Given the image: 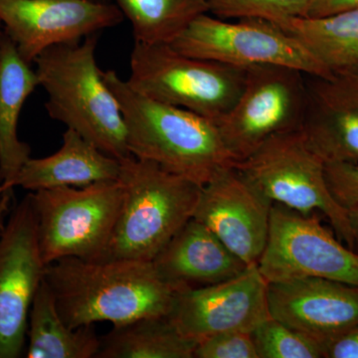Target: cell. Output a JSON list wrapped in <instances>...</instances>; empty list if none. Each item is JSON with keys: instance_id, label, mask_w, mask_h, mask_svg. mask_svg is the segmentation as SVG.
I'll return each instance as SVG.
<instances>
[{"instance_id": "obj_4", "label": "cell", "mask_w": 358, "mask_h": 358, "mask_svg": "<svg viewBox=\"0 0 358 358\" xmlns=\"http://www.w3.org/2000/svg\"><path fill=\"white\" fill-rule=\"evenodd\" d=\"M124 195L107 246L93 262H152L193 217L201 186L134 157L120 160Z\"/></svg>"}, {"instance_id": "obj_27", "label": "cell", "mask_w": 358, "mask_h": 358, "mask_svg": "<svg viewBox=\"0 0 358 358\" xmlns=\"http://www.w3.org/2000/svg\"><path fill=\"white\" fill-rule=\"evenodd\" d=\"M326 178L329 192L341 207L348 210L358 204V164H326Z\"/></svg>"}, {"instance_id": "obj_30", "label": "cell", "mask_w": 358, "mask_h": 358, "mask_svg": "<svg viewBox=\"0 0 358 358\" xmlns=\"http://www.w3.org/2000/svg\"><path fill=\"white\" fill-rule=\"evenodd\" d=\"M13 192H2L0 189V235L6 227L7 218L13 208Z\"/></svg>"}, {"instance_id": "obj_1", "label": "cell", "mask_w": 358, "mask_h": 358, "mask_svg": "<svg viewBox=\"0 0 358 358\" xmlns=\"http://www.w3.org/2000/svg\"><path fill=\"white\" fill-rule=\"evenodd\" d=\"M44 280L61 317L73 329L169 315L176 292L152 262H93L67 257L49 264Z\"/></svg>"}, {"instance_id": "obj_17", "label": "cell", "mask_w": 358, "mask_h": 358, "mask_svg": "<svg viewBox=\"0 0 358 358\" xmlns=\"http://www.w3.org/2000/svg\"><path fill=\"white\" fill-rule=\"evenodd\" d=\"M152 264L160 279L176 292L227 281L248 268L193 217L160 250Z\"/></svg>"}, {"instance_id": "obj_31", "label": "cell", "mask_w": 358, "mask_h": 358, "mask_svg": "<svg viewBox=\"0 0 358 358\" xmlns=\"http://www.w3.org/2000/svg\"><path fill=\"white\" fill-rule=\"evenodd\" d=\"M348 214L352 229L353 249L358 252V204L348 209Z\"/></svg>"}, {"instance_id": "obj_16", "label": "cell", "mask_w": 358, "mask_h": 358, "mask_svg": "<svg viewBox=\"0 0 358 358\" xmlns=\"http://www.w3.org/2000/svg\"><path fill=\"white\" fill-rule=\"evenodd\" d=\"M308 100L301 131L324 164H358V75L308 76Z\"/></svg>"}, {"instance_id": "obj_2", "label": "cell", "mask_w": 358, "mask_h": 358, "mask_svg": "<svg viewBox=\"0 0 358 358\" xmlns=\"http://www.w3.org/2000/svg\"><path fill=\"white\" fill-rule=\"evenodd\" d=\"M127 129L129 154L202 186L236 162L217 126L192 110L138 93L115 71H103Z\"/></svg>"}, {"instance_id": "obj_3", "label": "cell", "mask_w": 358, "mask_h": 358, "mask_svg": "<svg viewBox=\"0 0 358 358\" xmlns=\"http://www.w3.org/2000/svg\"><path fill=\"white\" fill-rule=\"evenodd\" d=\"M96 41L94 34L50 47L34 61L35 72L48 96L45 108L52 119L122 160L133 155L121 108L96 64Z\"/></svg>"}, {"instance_id": "obj_5", "label": "cell", "mask_w": 358, "mask_h": 358, "mask_svg": "<svg viewBox=\"0 0 358 358\" xmlns=\"http://www.w3.org/2000/svg\"><path fill=\"white\" fill-rule=\"evenodd\" d=\"M247 69L181 53L169 44L134 41L128 83L141 95L217 122L243 89Z\"/></svg>"}, {"instance_id": "obj_29", "label": "cell", "mask_w": 358, "mask_h": 358, "mask_svg": "<svg viewBox=\"0 0 358 358\" xmlns=\"http://www.w3.org/2000/svg\"><path fill=\"white\" fill-rule=\"evenodd\" d=\"M353 8H358V0H313L307 15L303 17H320Z\"/></svg>"}, {"instance_id": "obj_34", "label": "cell", "mask_w": 358, "mask_h": 358, "mask_svg": "<svg viewBox=\"0 0 358 358\" xmlns=\"http://www.w3.org/2000/svg\"><path fill=\"white\" fill-rule=\"evenodd\" d=\"M96 1H102V0H96Z\"/></svg>"}, {"instance_id": "obj_15", "label": "cell", "mask_w": 358, "mask_h": 358, "mask_svg": "<svg viewBox=\"0 0 358 358\" xmlns=\"http://www.w3.org/2000/svg\"><path fill=\"white\" fill-rule=\"evenodd\" d=\"M270 317L324 348L358 326V287L322 278L268 282Z\"/></svg>"}, {"instance_id": "obj_11", "label": "cell", "mask_w": 358, "mask_h": 358, "mask_svg": "<svg viewBox=\"0 0 358 358\" xmlns=\"http://www.w3.org/2000/svg\"><path fill=\"white\" fill-rule=\"evenodd\" d=\"M46 266L28 193L13 204L0 235V358L24 357L28 315Z\"/></svg>"}, {"instance_id": "obj_24", "label": "cell", "mask_w": 358, "mask_h": 358, "mask_svg": "<svg viewBox=\"0 0 358 358\" xmlns=\"http://www.w3.org/2000/svg\"><path fill=\"white\" fill-rule=\"evenodd\" d=\"M252 336L259 358H324V345L271 317Z\"/></svg>"}, {"instance_id": "obj_12", "label": "cell", "mask_w": 358, "mask_h": 358, "mask_svg": "<svg viewBox=\"0 0 358 358\" xmlns=\"http://www.w3.org/2000/svg\"><path fill=\"white\" fill-rule=\"evenodd\" d=\"M122 20L117 4L96 0H0L4 33L29 64L50 47L80 41Z\"/></svg>"}, {"instance_id": "obj_8", "label": "cell", "mask_w": 358, "mask_h": 358, "mask_svg": "<svg viewBox=\"0 0 358 358\" xmlns=\"http://www.w3.org/2000/svg\"><path fill=\"white\" fill-rule=\"evenodd\" d=\"M169 45L186 55L242 69L272 65L293 68L308 76L334 74L293 35L262 20L201 14Z\"/></svg>"}, {"instance_id": "obj_28", "label": "cell", "mask_w": 358, "mask_h": 358, "mask_svg": "<svg viewBox=\"0 0 358 358\" xmlns=\"http://www.w3.org/2000/svg\"><path fill=\"white\" fill-rule=\"evenodd\" d=\"M324 358H358V326L329 343Z\"/></svg>"}, {"instance_id": "obj_18", "label": "cell", "mask_w": 358, "mask_h": 358, "mask_svg": "<svg viewBox=\"0 0 358 358\" xmlns=\"http://www.w3.org/2000/svg\"><path fill=\"white\" fill-rule=\"evenodd\" d=\"M121 162L106 155L74 129L63 134L61 148L53 155L26 162L8 189L21 187L30 192L62 186L82 187L106 180H117Z\"/></svg>"}, {"instance_id": "obj_14", "label": "cell", "mask_w": 358, "mask_h": 358, "mask_svg": "<svg viewBox=\"0 0 358 358\" xmlns=\"http://www.w3.org/2000/svg\"><path fill=\"white\" fill-rule=\"evenodd\" d=\"M272 202L235 166L201 186L193 218L247 265H258L268 236Z\"/></svg>"}, {"instance_id": "obj_23", "label": "cell", "mask_w": 358, "mask_h": 358, "mask_svg": "<svg viewBox=\"0 0 358 358\" xmlns=\"http://www.w3.org/2000/svg\"><path fill=\"white\" fill-rule=\"evenodd\" d=\"M134 41L171 44L192 21L208 13L207 0H115Z\"/></svg>"}, {"instance_id": "obj_13", "label": "cell", "mask_w": 358, "mask_h": 358, "mask_svg": "<svg viewBox=\"0 0 358 358\" xmlns=\"http://www.w3.org/2000/svg\"><path fill=\"white\" fill-rule=\"evenodd\" d=\"M268 282L258 265L203 287L176 292L169 317L186 338L196 341L227 331L253 333L270 317Z\"/></svg>"}, {"instance_id": "obj_19", "label": "cell", "mask_w": 358, "mask_h": 358, "mask_svg": "<svg viewBox=\"0 0 358 358\" xmlns=\"http://www.w3.org/2000/svg\"><path fill=\"white\" fill-rule=\"evenodd\" d=\"M4 33L0 42V189L9 185L31 157V148L18 136L23 106L38 85L36 72Z\"/></svg>"}, {"instance_id": "obj_26", "label": "cell", "mask_w": 358, "mask_h": 358, "mask_svg": "<svg viewBox=\"0 0 358 358\" xmlns=\"http://www.w3.org/2000/svg\"><path fill=\"white\" fill-rule=\"evenodd\" d=\"M194 358H259L252 333L227 331L200 341Z\"/></svg>"}, {"instance_id": "obj_21", "label": "cell", "mask_w": 358, "mask_h": 358, "mask_svg": "<svg viewBox=\"0 0 358 358\" xmlns=\"http://www.w3.org/2000/svg\"><path fill=\"white\" fill-rule=\"evenodd\" d=\"M272 23L293 35L331 73L348 72L358 63V8Z\"/></svg>"}, {"instance_id": "obj_7", "label": "cell", "mask_w": 358, "mask_h": 358, "mask_svg": "<svg viewBox=\"0 0 358 358\" xmlns=\"http://www.w3.org/2000/svg\"><path fill=\"white\" fill-rule=\"evenodd\" d=\"M29 193L46 265L67 257L87 261L100 257L121 209L124 189L119 179Z\"/></svg>"}, {"instance_id": "obj_6", "label": "cell", "mask_w": 358, "mask_h": 358, "mask_svg": "<svg viewBox=\"0 0 358 358\" xmlns=\"http://www.w3.org/2000/svg\"><path fill=\"white\" fill-rule=\"evenodd\" d=\"M234 166L272 203L305 215L322 214L336 237L355 250L348 210L329 192L326 164L308 147L301 129L272 136Z\"/></svg>"}, {"instance_id": "obj_32", "label": "cell", "mask_w": 358, "mask_h": 358, "mask_svg": "<svg viewBox=\"0 0 358 358\" xmlns=\"http://www.w3.org/2000/svg\"><path fill=\"white\" fill-rule=\"evenodd\" d=\"M4 30L3 25H2L1 21H0V42H1L2 36H3Z\"/></svg>"}, {"instance_id": "obj_22", "label": "cell", "mask_w": 358, "mask_h": 358, "mask_svg": "<svg viewBox=\"0 0 358 358\" xmlns=\"http://www.w3.org/2000/svg\"><path fill=\"white\" fill-rule=\"evenodd\" d=\"M100 341L96 358H194L197 345L178 331L169 315L115 324Z\"/></svg>"}, {"instance_id": "obj_25", "label": "cell", "mask_w": 358, "mask_h": 358, "mask_svg": "<svg viewBox=\"0 0 358 358\" xmlns=\"http://www.w3.org/2000/svg\"><path fill=\"white\" fill-rule=\"evenodd\" d=\"M208 13L226 20L274 22L307 15L313 0H207Z\"/></svg>"}, {"instance_id": "obj_10", "label": "cell", "mask_w": 358, "mask_h": 358, "mask_svg": "<svg viewBox=\"0 0 358 358\" xmlns=\"http://www.w3.org/2000/svg\"><path fill=\"white\" fill-rule=\"evenodd\" d=\"M258 268L268 282L315 277L358 287V252L322 225L319 213L305 215L279 203L271 208Z\"/></svg>"}, {"instance_id": "obj_20", "label": "cell", "mask_w": 358, "mask_h": 358, "mask_svg": "<svg viewBox=\"0 0 358 358\" xmlns=\"http://www.w3.org/2000/svg\"><path fill=\"white\" fill-rule=\"evenodd\" d=\"M100 343L94 326L66 324L43 279L28 315L24 357L96 358Z\"/></svg>"}, {"instance_id": "obj_9", "label": "cell", "mask_w": 358, "mask_h": 358, "mask_svg": "<svg viewBox=\"0 0 358 358\" xmlns=\"http://www.w3.org/2000/svg\"><path fill=\"white\" fill-rule=\"evenodd\" d=\"M308 75L282 66L247 69L243 89L216 126L235 162L277 134L299 131L305 117Z\"/></svg>"}, {"instance_id": "obj_33", "label": "cell", "mask_w": 358, "mask_h": 358, "mask_svg": "<svg viewBox=\"0 0 358 358\" xmlns=\"http://www.w3.org/2000/svg\"><path fill=\"white\" fill-rule=\"evenodd\" d=\"M348 72L355 73V74L358 75V63L355 66V67L352 68V70L348 71Z\"/></svg>"}]
</instances>
